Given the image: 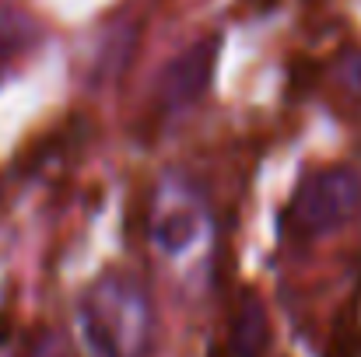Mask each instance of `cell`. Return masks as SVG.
<instances>
[{"label": "cell", "mask_w": 361, "mask_h": 357, "mask_svg": "<svg viewBox=\"0 0 361 357\" xmlns=\"http://www.w3.org/2000/svg\"><path fill=\"white\" fill-rule=\"evenodd\" d=\"M341 81H344L351 92L361 95V53H348V56H344V63H341Z\"/></svg>", "instance_id": "obj_7"}, {"label": "cell", "mask_w": 361, "mask_h": 357, "mask_svg": "<svg viewBox=\"0 0 361 357\" xmlns=\"http://www.w3.org/2000/svg\"><path fill=\"white\" fill-rule=\"evenodd\" d=\"M263 347H267V312L249 294L242 301L239 315H235L232 344H228V354L225 357H263Z\"/></svg>", "instance_id": "obj_4"}, {"label": "cell", "mask_w": 361, "mask_h": 357, "mask_svg": "<svg viewBox=\"0 0 361 357\" xmlns=\"http://www.w3.org/2000/svg\"><path fill=\"white\" fill-rule=\"evenodd\" d=\"M78 326L92 357H147L154 347L151 298L126 273H106L88 287Z\"/></svg>", "instance_id": "obj_1"}, {"label": "cell", "mask_w": 361, "mask_h": 357, "mask_svg": "<svg viewBox=\"0 0 361 357\" xmlns=\"http://www.w3.org/2000/svg\"><path fill=\"white\" fill-rule=\"evenodd\" d=\"M218 39H200L197 46L183 49L158 77V99H161V109L165 113H176V109H186L193 106L207 84H211V74H214V60H218Z\"/></svg>", "instance_id": "obj_3"}, {"label": "cell", "mask_w": 361, "mask_h": 357, "mask_svg": "<svg viewBox=\"0 0 361 357\" xmlns=\"http://www.w3.org/2000/svg\"><path fill=\"white\" fill-rule=\"evenodd\" d=\"M361 211V175L351 168H319L302 179L295 193V221L302 232L319 235L348 225Z\"/></svg>", "instance_id": "obj_2"}, {"label": "cell", "mask_w": 361, "mask_h": 357, "mask_svg": "<svg viewBox=\"0 0 361 357\" xmlns=\"http://www.w3.org/2000/svg\"><path fill=\"white\" fill-rule=\"evenodd\" d=\"M193 235H197V221H193L190 211L165 214V218L154 225V242H158L161 249H169V252H176V249H183L186 242H193Z\"/></svg>", "instance_id": "obj_5"}, {"label": "cell", "mask_w": 361, "mask_h": 357, "mask_svg": "<svg viewBox=\"0 0 361 357\" xmlns=\"http://www.w3.org/2000/svg\"><path fill=\"white\" fill-rule=\"evenodd\" d=\"M21 39H25V21L14 7H4L0 4V81L14 60V53L21 49Z\"/></svg>", "instance_id": "obj_6"}]
</instances>
